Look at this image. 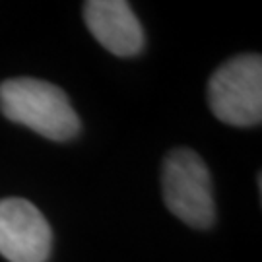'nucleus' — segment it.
<instances>
[{"label": "nucleus", "instance_id": "3", "mask_svg": "<svg viewBox=\"0 0 262 262\" xmlns=\"http://www.w3.org/2000/svg\"><path fill=\"white\" fill-rule=\"evenodd\" d=\"M208 103L231 126H256L262 121V58L239 55L215 70L208 84Z\"/></svg>", "mask_w": 262, "mask_h": 262}, {"label": "nucleus", "instance_id": "1", "mask_svg": "<svg viewBox=\"0 0 262 262\" xmlns=\"http://www.w3.org/2000/svg\"><path fill=\"white\" fill-rule=\"evenodd\" d=\"M0 111L49 140L64 142L80 132V119L66 94L35 78H14L0 84Z\"/></svg>", "mask_w": 262, "mask_h": 262}, {"label": "nucleus", "instance_id": "2", "mask_svg": "<svg viewBox=\"0 0 262 262\" xmlns=\"http://www.w3.org/2000/svg\"><path fill=\"white\" fill-rule=\"evenodd\" d=\"M163 200L169 212L190 227L208 229L215 220L212 181L196 151L175 148L163 161Z\"/></svg>", "mask_w": 262, "mask_h": 262}, {"label": "nucleus", "instance_id": "5", "mask_svg": "<svg viewBox=\"0 0 262 262\" xmlns=\"http://www.w3.org/2000/svg\"><path fill=\"white\" fill-rule=\"evenodd\" d=\"M84 19L92 35L113 55L134 56L144 49V29L124 0H88Z\"/></svg>", "mask_w": 262, "mask_h": 262}, {"label": "nucleus", "instance_id": "4", "mask_svg": "<svg viewBox=\"0 0 262 262\" xmlns=\"http://www.w3.org/2000/svg\"><path fill=\"white\" fill-rule=\"evenodd\" d=\"M53 231L26 198L0 200V254L10 262H47Z\"/></svg>", "mask_w": 262, "mask_h": 262}]
</instances>
